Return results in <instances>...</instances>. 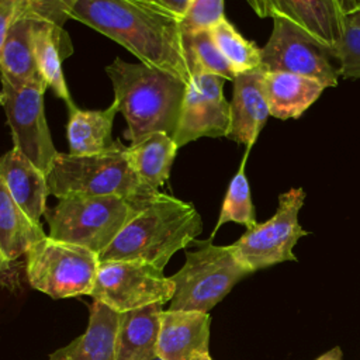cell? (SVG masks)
<instances>
[{
	"instance_id": "6da1fadb",
	"label": "cell",
	"mask_w": 360,
	"mask_h": 360,
	"mask_svg": "<svg viewBox=\"0 0 360 360\" xmlns=\"http://www.w3.org/2000/svg\"><path fill=\"white\" fill-rule=\"evenodd\" d=\"M68 13L127 48L141 63L188 83L179 21L158 13L146 0H68Z\"/></svg>"
},
{
	"instance_id": "7a4b0ae2",
	"label": "cell",
	"mask_w": 360,
	"mask_h": 360,
	"mask_svg": "<svg viewBox=\"0 0 360 360\" xmlns=\"http://www.w3.org/2000/svg\"><path fill=\"white\" fill-rule=\"evenodd\" d=\"M201 232L202 219L191 202L159 191L136 211L98 259L142 260L163 270L170 257Z\"/></svg>"
},
{
	"instance_id": "3957f363",
	"label": "cell",
	"mask_w": 360,
	"mask_h": 360,
	"mask_svg": "<svg viewBox=\"0 0 360 360\" xmlns=\"http://www.w3.org/2000/svg\"><path fill=\"white\" fill-rule=\"evenodd\" d=\"M114 89V104L127 121L125 138L135 143L145 136L163 132L173 138L187 83L181 79L115 58L105 66Z\"/></svg>"
},
{
	"instance_id": "277c9868",
	"label": "cell",
	"mask_w": 360,
	"mask_h": 360,
	"mask_svg": "<svg viewBox=\"0 0 360 360\" xmlns=\"http://www.w3.org/2000/svg\"><path fill=\"white\" fill-rule=\"evenodd\" d=\"M125 148L93 156L58 153L46 176L49 194L60 198L69 194L118 195L142 207L159 190L145 184L128 163Z\"/></svg>"
},
{
	"instance_id": "5b68a950",
	"label": "cell",
	"mask_w": 360,
	"mask_h": 360,
	"mask_svg": "<svg viewBox=\"0 0 360 360\" xmlns=\"http://www.w3.org/2000/svg\"><path fill=\"white\" fill-rule=\"evenodd\" d=\"M139 208L118 195L69 194L58 198L44 217L49 225L48 236L100 256Z\"/></svg>"
},
{
	"instance_id": "8992f818",
	"label": "cell",
	"mask_w": 360,
	"mask_h": 360,
	"mask_svg": "<svg viewBox=\"0 0 360 360\" xmlns=\"http://www.w3.org/2000/svg\"><path fill=\"white\" fill-rule=\"evenodd\" d=\"M195 245V250H186L183 267L170 276L174 284L170 311L208 314L240 280L252 274L231 245L218 246L211 239Z\"/></svg>"
},
{
	"instance_id": "52a82bcc",
	"label": "cell",
	"mask_w": 360,
	"mask_h": 360,
	"mask_svg": "<svg viewBox=\"0 0 360 360\" xmlns=\"http://www.w3.org/2000/svg\"><path fill=\"white\" fill-rule=\"evenodd\" d=\"M98 264L97 253L48 235L25 253L30 285L53 300L91 295Z\"/></svg>"
},
{
	"instance_id": "ba28073f",
	"label": "cell",
	"mask_w": 360,
	"mask_h": 360,
	"mask_svg": "<svg viewBox=\"0 0 360 360\" xmlns=\"http://www.w3.org/2000/svg\"><path fill=\"white\" fill-rule=\"evenodd\" d=\"M0 83V105L11 129L14 149L48 176L59 152L53 145L45 118L46 83L42 79L14 83L6 77H1Z\"/></svg>"
},
{
	"instance_id": "9c48e42d",
	"label": "cell",
	"mask_w": 360,
	"mask_h": 360,
	"mask_svg": "<svg viewBox=\"0 0 360 360\" xmlns=\"http://www.w3.org/2000/svg\"><path fill=\"white\" fill-rule=\"evenodd\" d=\"M305 195L302 187H291L281 193L274 215L266 222H257L252 229H246L231 245L239 260L252 273L278 263L298 260L294 248L300 238L309 233L298 221Z\"/></svg>"
},
{
	"instance_id": "30bf717a",
	"label": "cell",
	"mask_w": 360,
	"mask_h": 360,
	"mask_svg": "<svg viewBox=\"0 0 360 360\" xmlns=\"http://www.w3.org/2000/svg\"><path fill=\"white\" fill-rule=\"evenodd\" d=\"M174 284L163 270L142 260L100 262L91 295L115 312L170 302Z\"/></svg>"
},
{
	"instance_id": "8fae6325",
	"label": "cell",
	"mask_w": 360,
	"mask_h": 360,
	"mask_svg": "<svg viewBox=\"0 0 360 360\" xmlns=\"http://www.w3.org/2000/svg\"><path fill=\"white\" fill-rule=\"evenodd\" d=\"M264 72H287L319 80L325 87H336L338 69L330 55L288 20L273 17L271 34L262 48Z\"/></svg>"
},
{
	"instance_id": "7c38bea8",
	"label": "cell",
	"mask_w": 360,
	"mask_h": 360,
	"mask_svg": "<svg viewBox=\"0 0 360 360\" xmlns=\"http://www.w3.org/2000/svg\"><path fill=\"white\" fill-rule=\"evenodd\" d=\"M224 77L198 73L186 86L173 134L177 148L200 138H222L231 129V105L224 96Z\"/></svg>"
},
{
	"instance_id": "4fadbf2b",
	"label": "cell",
	"mask_w": 360,
	"mask_h": 360,
	"mask_svg": "<svg viewBox=\"0 0 360 360\" xmlns=\"http://www.w3.org/2000/svg\"><path fill=\"white\" fill-rule=\"evenodd\" d=\"M249 4L259 17L288 20L333 59L346 20L360 11V1L352 0H259Z\"/></svg>"
},
{
	"instance_id": "5bb4252c",
	"label": "cell",
	"mask_w": 360,
	"mask_h": 360,
	"mask_svg": "<svg viewBox=\"0 0 360 360\" xmlns=\"http://www.w3.org/2000/svg\"><path fill=\"white\" fill-rule=\"evenodd\" d=\"M229 105L231 129L228 138L250 150L270 115L262 68L235 76Z\"/></svg>"
},
{
	"instance_id": "9a60e30c",
	"label": "cell",
	"mask_w": 360,
	"mask_h": 360,
	"mask_svg": "<svg viewBox=\"0 0 360 360\" xmlns=\"http://www.w3.org/2000/svg\"><path fill=\"white\" fill-rule=\"evenodd\" d=\"M210 314L163 309L156 356L160 360H188L210 353Z\"/></svg>"
},
{
	"instance_id": "2e32d148",
	"label": "cell",
	"mask_w": 360,
	"mask_h": 360,
	"mask_svg": "<svg viewBox=\"0 0 360 360\" xmlns=\"http://www.w3.org/2000/svg\"><path fill=\"white\" fill-rule=\"evenodd\" d=\"M32 44L35 63L42 80L66 103L68 108L73 107L75 103L70 97L62 69L63 59L73 53V44L63 25L41 18L35 14Z\"/></svg>"
},
{
	"instance_id": "e0dca14e",
	"label": "cell",
	"mask_w": 360,
	"mask_h": 360,
	"mask_svg": "<svg viewBox=\"0 0 360 360\" xmlns=\"http://www.w3.org/2000/svg\"><path fill=\"white\" fill-rule=\"evenodd\" d=\"M0 179L20 208L34 222L41 224V217L48 210L46 174L13 148L0 156Z\"/></svg>"
},
{
	"instance_id": "ac0fdd59",
	"label": "cell",
	"mask_w": 360,
	"mask_h": 360,
	"mask_svg": "<svg viewBox=\"0 0 360 360\" xmlns=\"http://www.w3.org/2000/svg\"><path fill=\"white\" fill-rule=\"evenodd\" d=\"M117 328L118 312L93 300L86 330L49 354V360H114Z\"/></svg>"
},
{
	"instance_id": "d6986e66",
	"label": "cell",
	"mask_w": 360,
	"mask_h": 360,
	"mask_svg": "<svg viewBox=\"0 0 360 360\" xmlns=\"http://www.w3.org/2000/svg\"><path fill=\"white\" fill-rule=\"evenodd\" d=\"M162 312L163 305L153 304L118 314L114 360L156 359Z\"/></svg>"
},
{
	"instance_id": "ffe728a7",
	"label": "cell",
	"mask_w": 360,
	"mask_h": 360,
	"mask_svg": "<svg viewBox=\"0 0 360 360\" xmlns=\"http://www.w3.org/2000/svg\"><path fill=\"white\" fill-rule=\"evenodd\" d=\"M34 25L35 14L30 7V0H20L18 14L10 27L0 56L1 77L14 83L42 79L34 58Z\"/></svg>"
},
{
	"instance_id": "44dd1931",
	"label": "cell",
	"mask_w": 360,
	"mask_h": 360,
	"mask_svg": "<svg viewBox=\"0 0 360 360\" xmlns=\"http://www.w3.org/2000/svg\"><path fill=\"white\" fill-rule=\"evenodd\" d=\"M66 127L69 153L73 156H93L117 148L121 141L112 138V122L118 107L112 103L105 110L68 108Z\"/></svg>"
},
{
	"instance_id": "7402d4cb",
	"label": "cell",
	"mask_w": 360,
	"mask_h": 360,
	"mask_svg": "<svg viewBox=\"0 0 360 360\" xmlns=\"http://www.w3.org/2000/svg\"><path fill=\"white\" fill-rule=\"evenodd\" d=\"M326 87L316 79L287 72H264L270 115L278 120L301 117Z\"/></svg>"
},
{
	"instance_id": "603a6c76",
	"label": "cell",
	"mask_w": 360,
	"mask_h": 360,
	"mask_svg": "<svg viewBox=\"0 0 360 360\" xmlns=\"http://www.w3.org/2000/svg\"><path fill=\"white\" fill-rule=\"evenodd\" d=\"M173 138L163 132H155L125 148L129 166L149 187L159 190L169 176L177 153Z\"/></svg>"
},
{
	"instance_id": "cb8c5ba5",
	"label": "cell",
	"mask_w": 360,
	"mask_h": 360,
	"mask_svg": "<svg viewBox=\"0 0 360 360\" xmlns=\"http://www.w3.org/2000/svg\"><path fill=\"white\" fill-rule=\"evenodd\" d=\"M42 224L34 222L13 200L6 184L0 179V252L13 262L45 238Z\"/></svg>"
},
{
	"instance_id": "d4e9b609",
	"label": "cell",
	"mask_w": 360,
	"mask_h": 360,
	"mask_svg": "<svg viewBox=\"0 0 360 360\" xmlns=\"http://www.w3.org/2000/svg\"><path fill=\"white\" fill-rule=\"evenodd\" d=\"M210 32L235 75L262 68V48L246 39L226 18Z\"/></svg>"
},
{
	"instance_id": "484cf974",
	"label": "cell",
	"mask_w": 360,
	"mask_h": 360,
	"mask_svg": "<svg viewBox=\"0 0 360 360\" xmlns=\"http://www.w3.org/2000/svg\"><path fill=\"white\" fill-rule=\"evenodd\" d=\"M248 155H249V150L245 152L238 172L229 181L225 198L221 205L217 225L210 238L211 240L214 239L217 231L226 222H235V224L243 225L246 229H252L257 224L255 207L252 202L250 186H249V180L245 173V165L248 160Z\"/></svg>"
},
{
	"instance_id": "4316f807",
	"label": "cell",
	"mask_w": 360,
	"mask_h": 360,
	"mask_svg": "<svg viewBox=\"0 0 360 360\" xmlns=\"http://www.w3.org/2000/svg\"><path fill=\"white\" fill-rule=\"evenodd\" d=\"M183 44L191 76L208 73L233 82L236 75L219 52L210 31L186 34Z\"/></svg>"
},
{
	"instance_id": "83f0119b",
	"label": "cell",
	"mask_w": 360,
	"mask_h": 360,
	"mask_svg": "<svg viewBox=\"0 0 360 360\" xmlns=\"http://www.w3.org/2000/svg\"><path fill=\"white\" fill-rule=\"evenodd\" d=\"M225 3L222 0H191L186 17L179 22L181 35L200 31H211L225 20Z\"/></svg>"
},
{
	"instance_id": "f1b7e54d",
	"label": "cell",
	"mask_w": 360,
	"mask_h": 360,
	"mask_svg": "<svg viewBox=\"0 0 360 360\" xmlns=\"http://www.w3.org/2000/svg\"><path fill=\"white\" fill-rule=\"evenodd\" d=\"M335 59L339 62V77L350 80L360 79V27L350 17L346 20Z\"/></svg>"
},
{
	"instance_id": "f546056e",
	"label": "cell",
	"mask_w": 360,
	"mask_h": 360,
	"mask_svg": "<svg viewBox=\"0 0 360 360\" xmlns=\"http://www.w3.org/2000/svg\"><path fill=\"white\" fill-rule=\"evenodd\" d=\"M146 3L158 13L180 22L186 17L191 0H146Z\"/></svg>"
},
{
	"instance_id": "4dcf8cb0",
	"label": "cell",
	"mask_w": 360,
	"mask_h": 360,
	"mask_svg": "<svg viewBox=\"0 0 360 360\" xmlns=\"http://www.w3.org/2000/svg\"><path fill=\"white\" fill-rule=\"evenodd\" d=\"M20 0H0V56L14 18L18 14Z\"/></svg>"
},
{
	"instance_id": "1f68e13d",
	"label": "cell",
	"mask_w": 360,
	"mask_h": 360,
	"mask_svg": "<svg viewBox=\"0 0 360 360\" xmlns=\"http://www.w3.org/2000/svg\"><path fill=\"white\" fill-rule=\"evenodd\" d=\"M316 360H342V350L340 347H333L330 350H328L326 353L321 354Z\"/></svg>"
},
{
	"instance_id": "d6a6232c",
	"label": "cell",
	"mask_w": 360,
	"mask_h": 360,
	"mask_svg": "<svg viewBox=\"0 0 360 360\" xmlns=\"http://www.w3.org/2000/svg\"><path fill=\"white\" fill-rule=\"evenodd\" d=\"M10 269V262L1 255L0 252V278L6 274V271Z\"/></svg>"
},
{
	"instance_id": "836d02e7",
	"label": "cell",
	"mask_w": 360,
	"mask_h": 360,
	"mask_svg": "<svg viewBox=\"0 0 360 360\" xmlns=\"http://www.w3.org/2000/svg\"><path fill=\"white\" fill-rule=\"evenodd\" d=\"M188 360H212L210 353H197L194 356H191Z\"/></svg>"
},
{
	"instance_id": "e575fe53",
	"label": "cell",
	"mask_w": 360,
	"mask_h": 360,
	"mask_svg": "<svg viewBox=\"0 0 360 360\" xmlns=\"http://www.w3.org/2000/svg\"><path fill=\"white\" fill-rule=\"evenodd\" d=\"M350 18L353 20V22H354L356 25H359V27H360V11H357V13L352 14V15H350Z\"/></svg>"
},
{
	"instance_id": "d590c367",
	"label": "cell",
	"mask_w": 360,
	"mask_h": 360,
	"mask_svg": "<svg viewBox=\"0 0 360 360\" xmlns=\"http://www.w3.org/2000/svg\"><path fill=\"white\" fill-rule=\"evenodd\" d=\"M0 82H1V70H0Z\"/></svg>"
},
{
	"instance_id": "8d00e7d4",
	"label": "cell",
	"mask_w": 360,
	"mask_h": 360,
	"mask_svg": "<svg viewBox=\"0 0 360 360\" xmlns=\"http://www.w3.org/2000/svg\"><path fill=\"white\" fill-rule=\"evenodd\" d=\"M153 360H160V359H159V357H156V359H153Z\"/></svg>"
}]
</instances>
